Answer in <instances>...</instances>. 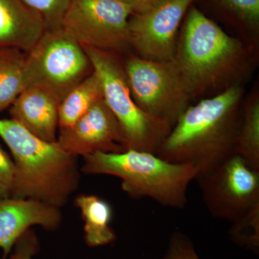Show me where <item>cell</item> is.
Here are the masks:
<instances>
[{
	"mask_svg": "<svg viewBox=\"0 0 259 259\" xmlns=\"http://www.w3.org/2000/svg\"><path fill=\"white\" fill-rule=\"evenodd\" d=\"M242 95L241 87L232 85L189 107L156 154L171 163L194 167L197 178L211 171L234 152Z\"/></svg>",
	"mask_w": 259,
	"mask_h": 259,
	"instance_id": "cell-1",
	"label": "cell"
},
{
	"mask_svg": "<svg viewBox=\"0 0 259 259\" xmlns=\"http://www.w3.org/2000/svg\"><path fill=\"white\" fill-rule=\"evenodd\" d=\"M0 138L15 163L11 197L64 207L79 187L76 157L66 152L57 141H44L13 119H0Z\"/></svg>",
	"mask_w": 259,
	"mask_h": 259,
	"instance_id": "cell-2",
	"label": "cell"
},
{
	"mask_svg": "<svg viewBox=\"0 0 259 259\" xmlns=\"http://www.w3.org/2000/svg\"><path fill=\"white\" fill-rule=\"evenodd\" d=\"M238 39L192 8L178 39L173 61L191 97L229 84L245 64Z\"/></svg>",
	"mask_w": 259,
	"mask_h": 259,
	"instance_id": "cell-3",
	"label": "cell"
},
{
	"mask_svg": "<svg viewBox=\"0 0 259 259\" xmlns=\"http://www.w3.org/2000/svg\"><path fill=\"white\" fill-rule=\"evenodd\" d=\"M83 161V173L117 177L129 197L150 198L174 209L185 207L189 187L197 177V169L191 165L171 163L154 153L134 150L94 153Z\"/></svg>",
	"mask_w": 259,
	"mask_h": 259,
	"instance_id": "cell-4",
	"label": "cell"
},
{
	"mask_svg": "<svg viewBox=\"0 0 259 259\" xmlns=\"http://www.w3.org/2000/svg\"><path fill=\"white\" fill-rule=\"evenodd\" d=\"M83 49L100 77L104 101L120 124L127 150L156 154L173 126L168 121L146 113L136 105L124 66L115 54L93 48Z\"/></svg>",
	"mask_w": 259,
	"mask_h": 259,
	"instance_id": "cell-5",
	"label": "cell"
},
{
	"mask_svg": "<svg viewBox=\"0 0 259 259\" xmlns=\"http://www.w3.org/2000/svg\"><path fill=\"white\" fill-rule=\"evenodd\" d=\"M26 54L27 87L44 89L61 102L93 71L82 46L62 27L46 30Z\"/></svg>",
	"mask_w": 259,
	"mask_h": 259,
	"instance_id": "cell-6",
	"label": "cell"
},
{
	"mask_svg": "<svg viewBox=\"0 0 259 259\" xmlns=\"http://www.w3.org/2000/svg\"><path fill=\"white\" fill-rule=\"evenodd\" d=\"M131 95L146 113L172 126L190 107L191 96L174 61L131 56L124 66Z\"/></svg>",
	"mask_w": 259,
	"mask_h": 259,
	"instance_id": "cell-7",
	"label": "cell"
},
{
	"mask_svg": "<svg viewBox=\"0 0 259 259\" xmlns=\"http://www.w3.org/2000/svg\"><path fill=\"white\" fill-rule=\"evenodd\" d=\"M133 13L123 0H71L61 27L83 47L115 54L131 46L128 23Z\"/></svg>",
	"mask_w": 259,
	"mask_h": 259,
	"instance_id": "cell-8",
	"label": "cell"
},
{
	"mask_svg": "<svg viewBox=\"0 0 259 259\" xmlns=\"http://www.w3.org/2000/svg\"><path fill=\"white\" fill-rule=\"evenodd\" d=\"M195 180L212 217L232 223L259 204V171L236 153Z\"/></svg>",
	"mask_w": 259,
	"mask_h": 259,
	"instance_id": "cell-9",
	"label": "cell"
},
{
	"mask_svg": "<svg viewBox=\"0 0 259 259\" xmlns=\"http://www.w3.org/2000/svg\"><path fill=\"white\" fill-rule=\"evenodd\" d=\"M193 0H158L129 19L130 44L139 57L153 61H172L176 54L177 33L182 18Z\"/></svg>",
	"mask_w": 259,
	"mask_h": 259,
	"instance_id": "cell-10",
	"label": "cell"
},
{
	"mask_svg": "<svg viewBox=\"0 0 259 259\" xmlns=\"http://www.w3.org/2000/svg\"><path fill=\"white\" fill-rule=\"evenodd\" d=\"M56 141L66 152L76 158L127 150L120 124L103 98L95 102L71 127L60 130Z\"/></svg>",
	"mask_w": 259,
	"mask_h": 259,
	"instance_id": "cell-11",
	"label": "cell"
},
{
	"mask_svg": "<svg viewBox=\"0 0 259 259\" xmlns=\"http://www.w3.org/2000/svg\"><path fill=\"white\" fill-rule=\"evenodd\" d=\"M62 214L59 207L32 199L10 198L0 201V248L8 258L13 247L30 227L47 231L60 226Z\"/></svg>",
	"mask_w": 259,
	"mask_h": 259,
	"instance_id": "cell-12",
	"label": "cell"
},
{
	"mask_svg": "<svg viewBox=\"0 0 259 259\" xmlns=\"http://www.w3.org/2000/svg\"><path fill=\"white\" fill-rule=\"evenodd\" d=\"M61 100L50 92L27 87L10 106L11 119L48 142L57 141Z\"/></svg>",
	"mask_w": 259,
	"mask_h": 259,
	"instance_id": "cell-13",
	"label": "cell"
},
{
	"mask_svg": "<svg viewBox=\"0 0 259 259\" xmlns=\"http://www.w3.org/2000/svg\"><path fill=\"white\" fill-rule=\"evenodd\" d=\"M46 30L44 19L23 0H0V49L28 53Z\"/></svg>",
	"mask_w": 259,
	"mask_h": 259,
	"instance_id": "cell-14",
	"label": "cell"
},
{
	"mask_svg": "<svg viewBox=\"0 0 259 259\" xmlns=\"http://www.w3.org/2000/svg\"><path fill=\"white\" fill-rule=\"evenodd\" d=\"M75 205L80 209L84 222V237L91 247L110 244L116 235L110 227L112 217L111 206L96 195L81 194L75 199Z\"/></svg>",
	"mask_w": 259,
	"mask_h": 259,
	"instance_id": "cell-15",
	"label": "cell"
},
{
	"mask_svg": "<svg viewBox=\"0 0 259 259\" xmlns=\"http://www.w3.org/2000/svg\"><path fill=\"white\" fill-rule=\"evenodd\" d=\"M103 98L101 81L95 71L61 100L59 109V127L69 128L92 106Z\"/></svg>",
	"mask_w": 259,
	"mask_h": 259,
	"instance_id": "cell-16",
	"label": "cell"
},
{
	"mask_svg": "<svg viewBox=\"0 0 259 259\" xmlns=\"http://www.w3.org/2000/svg\"><path fill=\"white\" fill-rule=\"evenodd\" d=\"M26 54L17 49H0V112L11 106L27 88Z\"/></svg>",
	"mask_w": 259,
	"mask_h": 259,
	"instance_id": "cell-17",
	"label": "cell"
},
{
	"mask_svg": "<svg viewBox=\"0 0 259 259\" xmlns=\"http://www.w3.org/2000/svg\"><path fill=\"white\" fill-rule=\"evenodd\" d=\"M250 168L259 171V99H248L245 103L235 141L234 152Z\"/></svg>",
	"mask_w": 259,
	"mask_h": 259,
	"instance_id": "cell-18",
	"label": "cell"
},
{
	"mask_svg": "<svg viewBox=\"0 0 259 259\" xmlns=\"http://www.w3.org/2000/svg\"><path fill=\"white\" fill-rule=\"evenodd\" d=\"M229 236L233 243L255 253L259 249V204L231 223Z\"/></svg>",
	"mask_w": 259,
	"mask_h": 259,
	"instance_id": "cell-19",
	"label": "cell"
},
{
	"mask_svg": "<svg viewBox=\"0 0 259 259\" xmlns=\"http://www.w3.org/2000/svg\"><path fill=\"white\" fill-rule=\"evenodd\" d=\"M37 12L47 26V30H56L62 26V20L71 0H23Z\"/></svg>",
	"mask_w": 259,
	"mask_h": 259,
	"instance_id": "cell-20",
	"label": "cell"
},
{
	"mask_svg": "<svg viewBox=\"0 0 259 259\" xmlns=\"http://www.w3.org/2000/svg\"><path fill=\"white\" fill-rule=\"evenodd\" d=\"M163 259H201L196 251L193 242L180 231L170 237L168 248Z\"/></svg>",
	"mask_w": 259,
	"mask_h": 259,
	"instance_id": "cell-21",
	"label": "cell"
},
{
	"mask_svg": "<svg viewBox=\"0 0 259 259\" xmlns=\"http://www.w3.org/2000/svg\"><path fill=\"white\" fill-rule=\"evenodd\" d=\"M15 177L14 161L0 146V201L11 197Z\"/></svg>",
	"mask_w": 259,
	"mask_h": 259,
	"instance_id": "cell-22",
	"label": "cell"
},
{
	"mask_svg": "<svg viewBox=\"0 0 259 259\" xmlns=\"http://www.w3.org/2000/svg\"><path fill=\"white\" fill-rule=\"evenodd\" d=\"M228 9L249 25H256L259 20V0H221Z\"/></svg>",
	"mask_w": 259,
	"mask_h": 259,
	"instance_id": "cell-23",
	"label": "cell"
},
{
	"mask_svg": "<svg viewBox=\"0 0 259 259\" xmlns=\"http://www.w3.org/2000/svg\"><path fill=\"white\" fill-rule=\"evenodd\" d=\"M39 249L38 241L33 232L28 230L15 245L14 252L6 259H32Z\"/></svg>",
	"mask_w": 259,
	"mask_h": 259,
	"instance_id": "cell-24",
	"label": "cell"
},
{
	"mask_svg": "<svg viewBox=\"0 0 259 259\" xmlns=\"http://www.w3.org/2000/svg\"><path fill=\"white\" fill-rule=\"evenodd\" d=\"M123 1L131 7L134 13H138L152 6L153 4L157 3L158 0H123Z\"/></svg>",
	"mask_w": 259,
	"mask_h": 259,
	"instance_id": "cell-25",
	"label": "cell"
}]
</instances>
